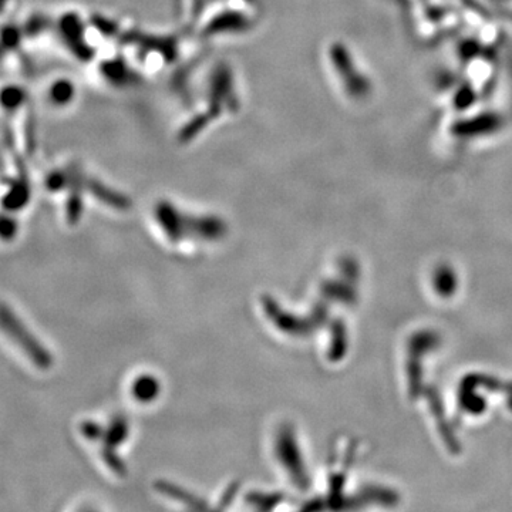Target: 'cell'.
<instances>
[{
  "instance_id": "obj_1",
  "label": "cell",
  "mask_w": 512,
  "mask_h": 512,
  "mask_svg": "<svg viewBox=\"0 0 512 512\" xmlns=\"http://www.w3.org/2000/svg\"><path fill=\"white\" fill-rule=\"evenodd\" d=\"M0 330L5 333L6 338L15 343V346L25 352L37 367L47 369L50 366L52 357L49 352L43 348L39 339L33 336L25 322H22L16 312L5 303H0Z\"/></svg>"
},
{
  "instance_id": "obj_2",
  "label": "cell",
  "mask_w": 512,
  "mask_h": 512,
  "mask_svg": "<svg viewBox=\"0 0 512 512\" xmlns=\"http://www.w3.org/2000/svg\"><path fill=\"white\" fill-rule=\"evenodd\" d=\"M16 232H18L16 221L12 217H8V215H2L0 217V239L10 241V239L15 237Z\"/></svg>"
}]
</instances>
